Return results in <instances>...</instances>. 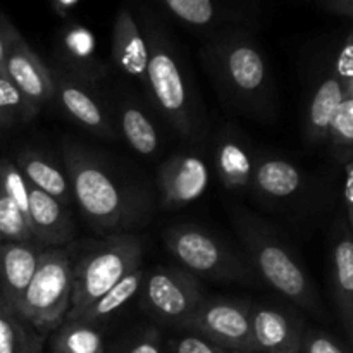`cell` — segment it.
I'll return each mask as SVG.
<instances>
[{
  "instance_id": "21",
  "label": "cell",
  "mask_w": 353,
  "mask_h": 353,
  "mask_svg": "<svg viewBox=\"0 0 353 353\" xmlns=\"http://www.w3.org/2000/svg\"><path fill=\"white\" fill-rule=\"evenodd\" d=\"M14 164L17 165L28 185L41 190L43 193L54 196L65 205L72 202V192L68 174L50 157L38 150L24 148L16 155Z\"/></svg>"
},
{
  "instance_id": "36",
  "label": "cell",
  "mask_w": 353,
  "mask_h": 353,
  "mask_svg": "<svg viewBox=\"0 0 353 353\" xmlns=\"http://www.w3.org/2000/svg\"><path fill=\"white\" fill-rule=\"evenodd\" d=\"M14 30H16V26L7 19L6 14L0 12V74H6L7 48H9L10 34Z\"/></svg>"
},
{
  "instance_id": "25",
  "label": "cell",
  "mask_w": 353,
  "mask_h": 353,
  "mask_svg": "<svg viewBox=\"0 0 353 353\" xmlns=\"http://www.w3.org/2000/svg\"><path fill=\"white\" fill-rule=\"evenodd\" d=\"M52 353H103V338L97 326L64 321L52 336Z\"/></svg>"
},
{
  "instance_id": "5",
  "label": "cell",
  "mask_w": 353,
  "mask_h": 353,
  "mask_svg": "<svg viewBox=\"0 0 353 353\" xmlns=\"http://www.w3.org/2000/svg\"><path fill=\"white\" fill-rule=\"evenodd\" d=\"M221 88L236 105L262 110L271 103V74L261 48L245 37H228L207 52Z\"/></svg>"
},
{
  "instance_id": "22",
  "label": "cell",
  "mask_w": 353,
  "mask_h": 353,
  "mask_svg": "<svg viewBox=\"0 0 353 353\" xmlns=\"http://www.w3.org/2000/svg\"><path fill=\"white\" fill-rule=\"evenodd\" d=\"M345 95L343 86L331 72L317 85L305 116V138L309 143H323L327 138V128Z\"/></svg>"
},
{
  "instance_id": "38",
  "label": "cell",
  "mask_w": 353,
  "mask_h": 353,
  "mask_svg": "<svg viewBox=\"0 0 353 353\" xmlns=\"http://www.w3.org/2000/svg\"><path fill=\"white\" fill-rule=\"evenodd\" d=\"M79 3V0H50L54 12L61 17H68L69 12Z\"/></svg>"
},
{
  "instance_id": "3",
  "label": "cell",
  "mask_w": 353,
  "mask_h": 353,
  "mask_svg": "<svg viewBox=\"0 0 353 353\" xmlns=\"http://www.w3.org/2000/svg\"><path fill=\"white\" fill-rule=\"evenodd\" d=\"M143 248L133 234H110L105 240L90 245L72 268L71 307L65 321L78 317L109 292L124 276L141 265Z\"/></svg>"
},
{
  "instance_id": "13",
  "label": "cell",
  "mask_w": 353,
  "mask_h": 353,
  "mask_svg": "<svg viewBox=\"0 0 353 353\" xmlns=\"http://www.w3.org/2000/svg\"><path fill=\"white\" fill-rule=\"evenodd\" d=\"M54 100H57L61 109L74 123L102 138H116L117 131L112 124V119L107 114L105 107L95 97V93H92L88 85L61 71L54 72Z\"/></svg>"
},
{
  "instance_id": "32",
  "label": "cell",
  "mask_w": 353,
  "mask_h": 353,
  "mask_svg": "<svg viewBox=\"0 0 353 353\" xmlns=\"http://www.w3.org/2000/svg\"><path fill=\"white\" fill-rule=\"evenodd\" d=\"M331 74L340 81L345 92H353V33L345 37L336 59L333 62V71Z\"/></svg>"
},
{
  "instance_id": "28",
  "label": "cell",
  "mask_w": 353,
  "mask_h": 353,
  "mask_svg": "<svg viewBox=\"0 0 353 353\" xmlns=\"http://www.w3.org/2000/svg\"><path fill=\"white\" fill-rule=\"evenodd\" d=\"M37 333L9 310L0 299V353H28Z\"/></svg>"
},
{
  "instance_id": "26",
  "label": "cell",
  "mask_w": 353,
  "mask_h": 353,
  "mask_svg": "<svg viewBox=\"0 0 353 353\" xmlns=\"http://www.w3.org/2000/svg\"><path fill=\"white\" fill-rule=\"evenodd\" d=\"M327 141L331 143L334 157L340 162L352 159L353 150V92H345L343 100L338 105L330 128Z\"/></svg>"
},
{
  "instance_id": "9",
  "label": "cell",
  "mask_w": 353,
  "mask_h": 353,
  "mask_svg": "<svg viewBox=\"0 0 353 353\" xmlns=\"http://www.w3.org/2000/svg\"><path fill=\"white\" fill-rule=\"evenodd\" d=\"M141 305L159 321L178 327L203 300L195 274L181 268H155L143 276Z\"/></svg>"
},
{
  "instance_id": "18",
  "label": "cell",
  "mask_w": 353,
  "mask_h": 353,
  "mask_svg": "<svg viewBox=\"0 0 353 353\" xmlns=\"http://www.w3.org/2000/svg\"><path fill=\"white\" fill-rule=\"evenodd\" d=\"M43 250L45 247L37 241H0V299L12 312L30 285Z\"/></svg>"
},
{
  "instance_id": "29",
  "label": "cell",
  "mask_w": 353,
  "mask_h": 353,
  "mask_svg": "<svg viewBox=\"0 0 353 353\" xmlns=\"http://www.w3.org/2000/svg\"><path fill=\"white\" fill-rule=\"evenodd\" d=\"M0 241H34L26 216L0 188Z\"/></svg>"
},
{
  "instance_id": "16",
  "label": "cell",
  "mask_w": 353,
  "mask_h": 353,
  "mask_svg": "<svg viewBox=\"0 0 353 353\" xmlns=\"http://www.w3.org/2000/svg\"><path fill=\"white\" fill-rule=\"evenodd\" d=\"M330 281L334 307L347 336L353 338V240L347 221L336 223L330 252Z\"/></svg>"
},
{
  "instance_id": "35",
  "label": "cell",
  "mask_w": 353,
  "mask_h": 353,
  "mask_svg": "<svg viewBox=\"0 0 353 353\" xmlns=\"http://www.w3.org/2000/svg\"><path fill=\"white\" fill-rule=\"evenodd\" d=\"M343 207L347 214V223H353V161L347 159L343 162Z\"/></svg>"
},
{
  "instance_id": "12",
  "label": "cell",
  "mask_w": 353,
  "mask_h": 353,
  "mask_svg": "<svg viewBox=\"0 0 353 353\" xmlns=\"http://www.w3.org/2000/svg\"><path fill=\"white\" fill-rule=\"evenodd\" d=\"M252 338L255 353H299L307 327L290 310L252 303Z\"/></svg>"
},
{
  "instance_id": "8",
  "label": "cell",
  "mask_w": 353,
  "mask_h": 353,
  "mask_svg": "<svg viewBox=\"0 0 353 353\" xmlns=\"http://www.w3.org/2000/svg\"><path fill=\"white\" fill-rule=\"evenodd\" d=\"M250 309L252 303L247 300L203 299L178 330L196 334L224 350L255 353Z\"/></svg>"
},
{
  "instance_id": "20",
  "label": "cell",
  "mask_w": 353,
  "mask_h": 353,
  "mask_svg": "<svg viewBox=\"0 0 353 353\" xmlns=\"http://www.w3.org/2000/svg\"><path fill=\"white\" fill-rule=\"evenodd\" d=\"M112 61L124 74L145 83L148 64L147 40L128 7H123L114 21Z\"/></svg>"
},
{
  "instance_id": "37",
  "label": "cell",
  "mask_w": 353,
  "mask_h": 353,
  "mask_svg": "<svg viewBox=\"0 0 353 353\" xmlns=\"http://www.w3.org/2000/svg\"><path fill=\"white\" fill-rule=\"evenodd\" d=\"M126 353H162L161 352V338H159L157 331H148L145 333L133 347Z\"/></svg>"
},
{
  "instance_id": "14",
  "label": "cell",
  "mask_w": 353,
  "mask_h": 353,
  "mask_svg": "<svg viewBox=\"0 0 353 353\" xmlns=\"http://www.w3.org/2000/svg\"><path fill=\"white\" fill-rule=\"evenodd\" d=\"M61 62V72L92 86L102 81L107 74L103 62L97 55V40L83 24L71 23L61 31L55 47Z\"/></svg>"
},
{
  "instance_id": "2",
  "label": "cell",
  "mask_w": 353,
  "mask_h": 353,
  "mask_svg": "<svg viewBox=\"0 0 353 353\" xmlns=\"http://www.w3.org/2000/svg\"><path fill=\"white\" fill-rule=\"evenodd\" d=\"M234 226L255 276L302 309L323 314L319 293L302 262L268 224L240 212L234 217Z\"/></svg>"
},
{
  "instance_id": "31",
  "label": "cell",
  "mask_w": 353,
  "mask_h": 353,
  "mask_svg": "<svg viewBox=\"0 0 353 353\" xmlns=\"http://www.w3.org/2000/svg\"><path fill=\"white\" fill-rule=\"evenodd\" d=\"M0 188L14 200L28 221V193L30 185L21 174L17 165L9 159H0Z\"/></svg>"
},
{
  "instance_id": "34",
  "label": "cell",
  "mask_w": 353,
  "mask_h": 353,
  "mask_svg": "<svg viewBox=\"0 0 353 353\" xmlns=\"http://www.w3.org/2000/svg\"><path fill=\"white\" fill-rule=\"evenodd\" d=\"M174 353H236L224 350V348L217 347V345L210 343V341L203 340V338L196 336V334H188L185 338H179L174 341Z\"/></svg>"
},
{
  "instance_id": "33",
  "label": "cell",
  "mask_w": 353,
  "mask_h": 353,
  "mask_svg": "<svg viewBox=\"0 0 353 353\" xmlns=\"http://www.w3.org/2000/svg\"><path fill=\"white\" fill-rule=\"evenodd\" d=\"M299 353H350L330 333L321 330H305Z\"/></svg>"
},
{
  "instance_id": "10",
  "label": "cell",
  "mask_w": 353,
  "mask_h": 353,
  "mask_svg": "<svg viewBox=\"0 0 353 353\" xmlns=\"http://www.w3.org/2000/svg\"><path fill=\"white\" fill-rule=\"evenodd\" d=\"M6 76L38 110L54 100V71L41 61L40 55L28 45L17 30L10 34L6 57Z\"/></svg>"
},
{
  "instance_id": "27",
  "label": "cell",
  "mask_w": 353,
  "mask_h": 353,
  "mask_svg": "<svg viewBox=\"0 0 353 353\" xmlns=\"http://www.w3.org/2000/svg\"><path fill=\"white\" fill-rule=\"evenodd\" d=\"M38 112L40 110L24 99L17 86L6 74H0V123L3 128L30 123Z\"/></svg>"
},
{
  "instance_id": "24",
  "label": "cell",
  "mask_w": 353,
  "mask_h": 353,
  "mask_svg": "<svg viewBox=\"0 0 353 353\" xmlns=\"http://www.w3.org/2000/svg\"><path fill=\"white\" fill-rule=\"evenodd\" d=\"M145 272L141 271V268H138L137 271L130 272L128 276H124L117 285H114L112 288L107 293H103L97 302H93L81 316L78 317V321L86 324H92L97 326L100 323H105L116 312H119L141 288V283H143Z\"/></svg>"
},
{
  "instance_id": "4",
  "label": "cell",
  "mask_w": 353,
  "mask_h": 353,
  "mask_svg": "<svg viewBox=\"0 0 353 353\" xmlns=\"http://www.w3.org/2000/svg\"><path fill=\"white\" fill-rule=\"evenodd\" d=\"M72 259L69 248H45L40 262L17 302L16 314L31 331L47 338L65 321L71 307Z\"/></svg>"
},
{
  "instance_id": "39",
  "label": "cell",
  "mask_w": 353,
  "mask_h": 353,
  "mask_svg": "<svg viewBox=\"0 0 353 353\" xmlns=\"http://www.w3.org/2000/svg\"><path fill=\"white\" fill-rule=\"evenodd\" d=\"M43 343H45V336H41V334L37 333V336H34L33 343H31L28 353H43Z\"/></svg>"
},
{
  "instance_id": "11",
  "label": "cell",
  "mask_w": 353,
  "mask_h": 353,
  "mask_svg": "<svg viewBox=\"0 0 353 353\" xmlns=\"http://www.w3.org/2000/svg\"><path fill=\"white\" fill-rule=\"evenodd\" d=\"M209 168L193 154H176L161 164L157 188L164 209H179L199 200L209 186Z\"/></svg>"
},
{
  "instance_id": "17",
  "label": "cell",
  "mask_w": 353,
  "mask_h": 353,
  "mask_svg": "<svg viewBox=\"0 0 353 353\" xmlns=\"http://www.w3.org/2000/svg\"><path fill=\"white\" fill-rule=\"evenodd\" d=\"M250 188L265 202H288L305 192L307 176L295 162L264 154L255 161Z\"/></svg>"
},
{
  "instance_id": "30",
  "label": "cell",
  "mask_w": 353,
  "mask_h": 353,
  "mask_svg": "<svg viewBox=\"0 0 353 353\" xmlns=\"http://www.w3.org/2000/svg\"><path fill=\"white\" fill-rule=\"evenodd\" d=\"M171 14L190 26H207L214 21L216 9L212 0H162Z\"/></svg>"
},
{
  "instance_id": "19",
  "label": "cell",
  "mask_w": 353,
  "mask_h": 353,
  "mask_svg": "<svg viewBox=\"0 0 353 353\" xmlns=\"http://www.w3.org/2000/svg\"><path fill=\"white\" fill-rule=\"evenodd\" d=\"M216 171L219 181L230 192L250 188L255 161L250 145L233 128H226L216 143Z\"/></svg>"
},
{
  "instance_id": "23",
  "label": "cell",
  "mask_w": 353,
  "mask_h": 353,
  "mask_svg": "<svg viewBox=\"0 0 353 353\" xmlns=\"http://www.w3.org/2000/svg\"><path fill=\"white\" fill-rule=\"evenodd\" d=\"M119 130L126 143L137 154L152 157L159 150V133L154 121L134 102H123L119 107Z\"/></svg>"
},
{
  "instance_id": "6",
  "label": "cell",
  "mask_w": 353,
  "mask_h": 353,
  "mask_svg": "<svg viewBox=\"0 0 353 353\" xmlns=\"http://www.w3.org/2000/svg\"><path fill=\"white\" fill-rule=\"evenodd\" d=\"M145 40L148 47L145 86L169 124L183 137H192L199 123L181 64L168 38L154 24L148 26Z\"/></svg>"
},
{
  "instance_id": "15",
  "label": "cell",
  "mask_w": 353,
  "mask_h": 353,
  "mask_svg": "<svg viewBox=\"0 0 353 353\" xmlns=\"http://www.w3.org/2000/svg\"><path fill=\"white\" fill-rule=\"evenodd\" d=\"M28 226L31 236L45 248H62L74 238V221L69 207L30 185Z\"/></svg>"
},
{
  "instance_id": "7",
  "label": "cell",
  "mask_w": 353,
  "mask_h": 353,
  "mask_svg": "<svg viewBox=\"0 0 353 353\" xmlns=\"http://www.w3.org/2000/svg\"><path fill=\"white\" fill-rule=\"evenodd\" d=\"M162 238L172 257L192 274L219 281L252 283L255 279L248 261L203 228L178 224L168 228Z\"/></svg>"
},
{
  "instance_id": "1",
  "label": "cell",
  "mask_w": 353,
  "mask_h": 353,
  "mask_svg": "<svg viewBox=\"0 0 353 353\" xmlns=\"http://www.w3.org/2000/svg\"><path fill=\"white\" fill-rule=\"evenodd\" d=\"M64 171L72 200L99 231L123 233L147 217L150 209L147 195L119 178L100 155L83 145H64Z\"/></svg>"
},
{
  "instance_id": "40",
  "label": "cell",
  "mask_w": 353,
  "mask_h": 353,
  "mask_svg": "<svg viewBox=\"0 0 353 353\" xmlns=\"http://www.w3.org/2000/svg\"><path fill=\"white\" fill-rule=\"evenodd\" d=\"M3 130H6V128H3V124L0 123V138H2V131H3Z\"/></svg>"
}]
</instances>
